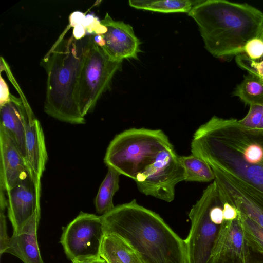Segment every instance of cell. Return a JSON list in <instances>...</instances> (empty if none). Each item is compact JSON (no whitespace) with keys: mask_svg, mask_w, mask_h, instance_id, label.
Segmentation results:
<instances>
[{"mask_svg":"<svg viewBox=\"0 0 263 263\" xmlns=\"http://www.w3.org/2000/svg\"><path fill=\"white\" fill-rule=\"evenodd\" d=\"M101 218L104 234L124 239L142 263H189L185 240L135 199L115 206Z\"/></svg>","mask_w":263,"mask_h":263,"instance_id":"6da1fadb","label":"cell"},{"mask_svg":"<svg viewBox=\"0 0 263 263\" xmlns=\"http://www.w3.org/2000/svg\"><path fill=\"white\" fill-rule=\"evenodd\" d=\"M188 15L196 22L205 49L218 58L243 53L247 43L263 29V12L248 4L199 1Z\"/></svg>","mask_w":263,"mask_h":263,"instance_id":"7a4b0ae2","label":"cell"},{"mask_svg":"<svg viewBox=\"0 0 263 263\" xmlns=\"http://www.w3.org/2000/svg\"><path fill=\"white\" fill-rule=\"evenodd\" d=\"M84 38L61 35L41 61L47 73L44 111L61 121L83 124L76 100L84 55Z\"/></svg>","mask_w":263,"mask_h":263,"instance_id":"3957f363","label":"cell"},{"mask_svg":"<svg viewBox=\"0 0 263 263\" xmlns=\"http://www.w3.org/2000/svg\"><path fill=\"white\" fill-rule=\"evenodd\" d=\"M236 119L212 117L194 133L192 154L202 159L228 156L250 165L263 163V130L239 126Z\"/></svg>","mask_w":263,"mask_h":263,"instance_id":"277c9868","label":"cell"},{"mask_svg":"<svg viewBox=\"0 0 263 263\" xmlns=\"http://www.w3.org/2000/svg\"><path fill=\"white\" fill-rule=\"evenodd\" d=\"M173 146L161 129L132 128L110 141L104 161L107 166L134 180L155 162L162 151Z\"/></svg>","mask_w":263,"mask_h":263,"instance_id":"5b68a950","label":"cell"},{"mask_svg":"<svg viewBox=\"0 0 263 263\" xmlns=\"http://www.w3.org/2000/svg\"><path fill=\"white\" fill-rule=\"evenodd\" d=\"M83 60L76 92V100L83 117L91 111L110 86L122 61L112 60L94 41L93 35L84 37Z\"/></svg>","mask_w":263,"mask_h":263,"instance_id":"8992f818","label":"cell"},{"mask_svg":"<svg viewBox=\"0 0 263 263\" xmlns=\"http://www.w3.org/2000/svg\"><path fill=\"white\" fill-rule=\"evenodd\" d=\"M217 194V185L214 180L189 212L191 225L184 240L189 263H208L210 260L220 226L211 220L208 212Z\"/></svg>","mask_w":263,"mask_h":263,"instance_id":"52a82bcc","label":"cell"},{"mask_svg":"<svg viewBox=\"0 0 263 263\" xmlns=\"http://www.w3.org/2000/svg\"><path fill=\"white\" fill-rule=\"evenodd\" d=\"M179 156L173 146L162 151L155 162L134 180L139 190L146 196L172 201L176 184L185 180Z\"/></svg>","mask_w":263,"mask_h":263,"instance_id":"ba28073f","label":"cell"},{"mask_svg":"<svg viewBox=\"0 0 263 263\" xmlns=\"http://www.w3.org/2000/svg\"><path fill=\"white\" fill-rule=\"evenodd\" d=\"M104 234L101 216L81 212L63 228L60 242L71 261L98 258Z\"/></svg>","mask_w":263,"mask_h":263,"instance_id":"9c48e42d","label":"cell"},{"mask_svg":"<svg viewBox=\"0 0 263 263\" xmlns=\"http://www.w3.org/2000/svg\"><path fill=\"white\" fill-rule=\"evenodd\" d=\"M41 189L35 183L30 174L6 192L9 219L13 232L20 231L38 210Z\"/></svg>","mask_w":263,"mask_h":263,"instance_id":"30bf717a","label":"cell"},{"mask_svg":"<svg viewBox=\"0 0 263 263\" xmlns=\"http://www.w3.org/2000/svg\"><path fill=\"white\" fill-rule=\"evenodd\" d=\"M249 247L239 216L220 226L208 263H224L228 259L248 263Z\"/></svg>","mask_w":263,"mask_h":263,"instance_id":"8fae6325","label":"cell"},{"mask_svg":"<svg viewBox=\"0 0 263 263\" xmlns=\"http://www.w3.org/2000/svg\"><path fill=\"white\" fill-rule=\"evenodd\" d=\"M101 23L107 28L106 32L102 35L105 45L101 48L112 60L138 59L141 42L130 25L112 20L107 13Z\"/></svg>","mask_w":263,"mask_h":263,"instance_id":"7c38bea8","label":"cell"},{"mask_svg":"<svg viewBox=\"0 0 263 263\" xmlns=\"http://www.w3.org/2000/svg\"><path fill=\"white\" fill-rule=\"evenodd\" d=\"M0 186L6 192L30 174L25 159L10 134L0 126Z\"/></svg>","mask_w":263,"mask_h":263,"instance_id":"4fadbf2b","label":"cell"},{"mask_svg":"<svg viewBox=\"0 0 263 263\" xmlns=\"http://www.w3.org/2000/svg\"><path fill=\"white\" fill-rule=\"evenodd\" d=\"M25 158L31 176L41 189V179L48 156L42 126L31 108L26 118Z\"/></svg>","mask_w":263,"mask_h":263,"instance_id":"5bb4252c","label":"cell"},{"mask_svg":"<svg viewBox=\"0 0 263 263\" xmlns=\"http://www.w3.org/2000/svg\"><path fill=\"white\" fill-rule=\"evenodd\" d=\"M41 210L37 211L21 229L13 232L5 253L18 257L24 263H44L38 245L37 231Z\"/></svg>","mask_w":263,"mask_h":263,"instance_id":"9a60e30c","label":"cell"},{"mask_svg":"<svg viewBox=\"0 0 263 263\" xmlns=\"http://www.w3.org/2000/svg\"><path fill=\"white\" fill-rule=\"evenodd\" d=\"M30 109L24 97L17 98L12 94L8 102L0 105V126L12 136L24 158L26 118Z\"/></svg>","mask_w":263,"mask_h":263,"instance_id":"2e32d148","label":"cell"},{"mask_svg":"<svg viewBox=\"0 0 263 263\" xmlns=\"http://www.w3.org/2000/svg\"><path fill=\"white\" fill-rule=\"evenodd\" d=\"M221 203L228 202L263 228V208L217 170H213Z\"/></svg>","mask_w":263,"mask_h":263,"instance_id":"e0dca14e","label":"cell"},{"mask_svg":"<svg viewBox=\"0 0 263 263\" xmlns=\"http://www.w3.org/2000/svg\"><path fill=\"white\" fill-rule=\"evenodd\" d=\"M210 166L226 170L263 191V163L250 165L233 157L219 155L204 159Z\"/></svg>","mask_w":263,"mask_h":263,"instance_id":"ac0fdd59","label":"cell"},{"mask_svg":"<svg viewBox=\"0 0 263 263\" xmlns=\"http://www.w3.org/2000/svg\"><path fill=\"white\" fill-rule=\"evenodd\" d=\"M100 256L107 263H142L132 247L114 234H104Z\"/></svg>","mask_w":263,"mask_h":263,"instance_id":"d6986e66","label":"cell"},{"mask_svg":"<svg viewBox=\"0 0 263 263\" xmlns=\"http://www.w3.org/2000/svg\"><path fill=\"white\" fill-rule=\"evenodd\" d=\"M107 174L102 182L95 200L96 211L104 215L114 208L113 197L119 189L121 174L114 168L107 166Z\"/></svg>","mask_w":263,"mask_h":263,"instance_id":"ffe728a7","label":"cell"},{"mask_svg":"<svg viewBox=\"0 0 263 263\" xmlns=\"http://www.w3.org/2000/svg\"><path fill=\"white\" fill-rule=\"evenodd\" d=\"M198 1L191 0H129L130 6L161 13H189Z\"/></svg>","mask_w":263,"mask_h":263,"instance_id":"44dd1931","label":"cell"},{"mask_svg":"<svg viewBox=\"0 0 263 263\" xmlns=\"http://www.w3.org/2000/svg\"><path fill=\"white\" fill-rule=\"evenodd\" d=\"M185 174V181L208 182L215 179L211 166L204 160L193 155L179 156Z\"/></svg>","mask_w":263,"mask_h":263,"instance_id":"7402d4cb","label":"cell"},{"mask_svg":"<svg viewBox=\"0 0 263 263\" xmlns=\"http://www.w3.org/2000/svg\"><path fill=\"white\" fill-rule=\"evenodd\" d=\"M233 95L246 104H263V81L251 74L245 76Z\"/></svg>","mask_w":263,"mask_h":263,"instance_id":"603a6c76","label":"cell"},{"mask_svg":"<svg viewBox=\"0 0 263 263\" xmlns=\"http://www.w3.org/2000/svg\"><path fill=\"white\" fill-rule=\"evenodd\" d=\"M238 216L247 245L263 254V228L239 211Z\"/></svg>","mask_w":263,"mask_h":263,"instance_id":"cb8c5ba5","label":"cell"},{"mask_svg":"<svg viewBox=\"0 0 263 263\" xmlns=\"http://www.w3.org/2000/svg\"><path fill=\"white\" fill-rule=\"evenodd\" d=\"M263 116V104H252L248 114L241 120H237V123L240 127L254 130L259 128Z\"/></svg>","mask_w":263,"mask_h":263,"instance_id":"d4e9b609","label":"cell"},{"mask_svg":"<svg viewBox=\"0 0 263 263\" xmlns=\"http://www.w3.org/2000/svg\"><path fill=\"white\" fill-rule=\"evenodd\" d=\"M235 61L241 68L247 70L250 74L263 81V60L253 61L243 53L237 55Z\"/></svg>","mask_w":263,"mask_h":263,"instance_id":"484cf974","label":"cell"},{"mask_svg":"<svg viewBox=\"0 0 263 263\" xmlns=\"http://www.w3.org/2000/svg\"><path fill=\"white\" fill-rule=\"evenodd\" d=\"M243 53L253 61H260L263 57V40L258 36L249 40L244 47Z\"/></svg>","mask_w":263,"mask_h":263,"instance_id":"4316f807","label":"cell"},{"mask_svg":"<svg viewBox=\"0 0 263 263\" xmlns=\"http://www.w3.org/2000/svg\"><path fill=\"white\" fill-rule=\"evenodd\" d=\"M86 34L88 35H102L106 32V27L101 23V21L93 14L85 15L82 24Z\"/></svg>","mask_w":263,"mask_h":263,"instance_id":"83f0119b","label":"cell"},{"mask_svg":"<svg viewBox=\"0 0 263 263\" xmlns=\"http://www.w3.org/2000/svg\"><path fill=\"white\" fill-rule=\"evenodd\" d=\"M7 206L5 203H0V254L5 253L9 244L10 238L7 234V228L5 211Z\"/></svg>","mask_w":263,"mask_h":263,"instance_id":"f1b7e54d","label":"cell"},{"mask_svg":"<svg viewBox=\"0 0 263 263\" xmlns=\"http://www.w3.org/2000/svg\"><path fill=\"white\" fill-rule=\"evenodd\" d=\"M223 219L225 221H231L238 216V211L233 205L228 202L222 203Z\"/></svg>","mask_w":263,"mask_h":263,"instance_id":"f546056e","label":"cell"},{"mask_svg":"<svg viewBox=\"0 0 263 263\" xmlns=\"http://www.w3.org/2000/svg\"><path fill=\"white\" fill-rule=\"evenodd\" d=\"M1 85V97L0 105H2L8 102L10 98V93L9 90L8 86L2 76L0 78Z\"/></svg>","mask_w":263,"mask_h":263,"instance_id":"4dcf8cb0","label":"cell"},{"mask_svg":"<svg viewBox=\"0 0 263 263\" xmlns=\"http://www.w3.org/2000/svg\"><path fill=\"white\" fill-rule=\"evenodd\" d=\"M85 14L80 11H74L71 13L69 17V25L70 27L82 24L85 17Z\"/></svg>","mask_w":263,"mask_h":263,"instance_id":"1f68e13d","label":"cell"},{"mask_svg":"<svg viewBox=\"0 0 263 263\" xmlns=\"http://www.w3.org/2000/svg\"><path fill=\"white\" fill-rule=\"evenodd\" d=\"M72 36L76 40H81L86 36L85 29L82 24L74 26L73 27Z\"/></svg>","mask_w":263,"mask_h":263,"instance_id":"d6a6232c","label":"cell"},{"mask_svg":"<svg viewBox=\"0 0 263 263\" xmlns=\"http://www.w3.org/2000/svg\"><path fill=\"white\" fill-rule=\"evenodd\" d=\"M72 263H107L101 257L98 258L78 259L72 261Z\"/></svg>","mask_w":263,"mask_h":263,"instance_id":"836d02e7","label":"cell"},{"mask_svg":"<svg viewBox=\"0 0 263 263\" xmlns=\"http://www.w3.org/2000/svg\"><path fill=\"white\" fill-rule=\"evenodd\" d=\"M93 40L100 47H103L105 45V41L102 35H93Z\"/></svg>","mask_w":263,"mask_h":263,"instance_id":"e575fe53","label":"cell"},{"mask_svg":"<svg viewBox=\"0 0 263 263\" xmlns=\"http://www.w3.org/2000/svg\"><path fill=\"white\" fill-rule=\"evenodd\" d=\"M258 129L263 130V116Z\"/></svg>","mask_w":263,"mask_h":263,"instance_id":"d590c367","label":"cell"},{"mask_svg":"<svg viewBox=\"0 0 263 263\" xmlns=\"http://www.w3.org/2000/svg\"><path fill=\"white\" fill-rule=\"evenodd\" d=\"M258 37H259L260 38H261L263 40V29H262V30L261 31V33L260 34V35H259V36ZM262 60H263V57L262 58V59L260 61H262Z\"/></svg>","mask_w":263,"mask_h":263,"instance_id":"8d00e7d4","label":"cell"}]
</instances>
